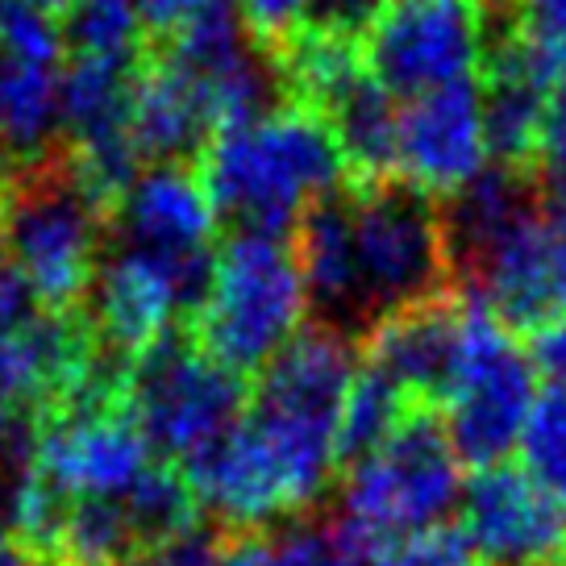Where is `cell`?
<instances>
[{"mask_svg": "<svg viewBox=\"0 0 566 566\" xmlns=\"http://www.w3.org/2000/svg\"><path fill=\"white\" fill-rule=\"evenodd\" d=\"M196 171L230 230L266 238H292L313 200L346 188L329 122L287 101L247 125L217 129Z\"/></svg>", "mask_w": 566, "mask_h": 566, "instance_id": "cell-1", "label": "cell"}, {"mask_svg": "<svg viewBox=\"0 0 566 566\" xmlns=\"http://www.w3.org/2000/svg\"><path fill=\"white\" fill-rule=\"evenodd\" d=\"M354 371L358 342L313 321L254 379L247 421L280 462L301 513L337 479V429Z\"/></svg>", "mask_w": 566, "mask_h": 566, "instance_id": "cell-2", "label": "cell"}, {"mask_svg": "<svg viewBox=\"0 0 566 566\" xmlns=\"http://www.w3.org/2000/svg\"><path fill=\"white\" fill-rule=\"evenodd\" d=\"M462 500V462L446 438L442 408H412L405 424L346 475L334 537L354 566H371L391 542L442 525Z\"/></svg>", "mask_w": 566, "mask_h": 566, "instance_id": "cell-3", "label": "cell"}, {"mask_svg": "<svg viewBox=\"0 0 566 566\" xmlns=\"http://www.w3.org/2000/svg\"><path fill=\"white\" fill-rule=\"evenodd\" d=\"M308 292L292 238L230 230L217 242V271L205 308L184 334L200 354L242 379H259L266 363L304 329Z\"/></svg>", "mask_w": 566, "mask_h": 566, "instance_id": "cell-4", "label": "cell"}, {"mask_svg": "<svg viewBox=\"0 0 566 566\" xmlns=\"http://www.w3.org/2000/svg\"><path fill=\"white\" fill-rule=\"evenodd\" d=\"M105 242L108 221L80 188L63 142L46 159L18 167L0 205V247L21 266L42 313L88 308Z\"/></svg>", "mask_w": 566, "mask_h": 566, "instance_id": "cell-5", "label": "cell"}, {"mask_svg": "<svg viewBox=\"0 0 566 566\" xmlns=\"http://www.w3.org/2000/svg\"><path fill=\"white\" fill-rule=\"evenodd\" d=\"M363 334L396 308L462 287L446 242L442 205L400 179L346 188Z\"/></svg>", "mask_w": 566, "mask_h": 566, "instance_id": "cell-6", "label": "cell"}, {"mask_svg": "<svg viewBox=\"0 0 566 566\" xmlns=\"http://www.w3.org/2000/svg\"><path fill=\"white\" fill-rule=\"evenodd\" d=\"M537 367L525 342L509 334L488 313L475 292H467V325H462L459 371L442 405L446 438L462 467L488 471L509 462L533 405H537Z\"/></svg>", "mask_w": 566, "mask_h": 566, "instance_id": "cell-7", "label": "cell"}, {"mask_svg": "<svg viewBox=\"0 0 566 566\" xmlns=\"http://www.w3.org/2000/svg\"><path fill=\"white\" fill-rule=\"evenodd\" d=\"M250 391V379L200 354L184 329L167 334L155 350L129 363V405L150 454L176 467L242 424Z\"/></svg>", "mask_w": 566, "mask_h": 566, "instance_id": "cell-8", "label": "cell"}, {"mask_svg": "<svg viewBox=\"0 0 566 566\" xmlns=\"http://www.w3.org/2000/svg\"><path fill=\"white\" fill-rule=\"evenodd\" d=\"M488 54L479 0H388L363 34L367 75L391 101L475 80Z\"/></svg>", "mask_w": 566, "mask_h": 566, "instance_id": "cell-9", "label": "cell"}, {"mask_svg": "<svg viewBox=\"0 0 566 566\" xmlns=\"http://www.w3.org/2000/svg\"><path fill=\"white\" fill-rule=\"evenodd\" d=\"M459 504V525L483 566H566V500L525 475V467L475 471Z\"/></svg>", "mask_w": 566, "mask_h": 566, "instance_id": "cell-10", "label": "cell"}, {"mask_svg": "<svg viewBox=\"0 0 566 566\" xmlns=\"http://www.w3.org/2000/svg\"><path fill=\"white\" fill-rule=\"evenodd\" d=\"M459 283L509 334L530 342L566 317V226L537 212L467 266Z\"/></svg>", "mask_w": 566, "mask_h": 566, "instance_id": "cell-11", "label": "cell"}, {"mask_svg": "<svg viewBox=\"0 0 566 566\" xmlns=\"http://www.w3.org/2000/svg\"><path fill=\"white\" fill-rule=\"evenodd\" d=\"M488 171V134L479 75L405 101L396 134V179L429 200H454Z\"/></svg>", "mask_w": 566, "mask_h": 566, "instance_id": "cell-12", "label": "cell"}, {"mask_svg": "<svg viewBox=\"0 0 566 566\" xmlns=\"http://www.w3.org/2000/svg\"><path fill=\"white\" fill-rule=\"evenodd\" d=\"M467 287L396 308L358 337V363L396 379L417 405L442 408L459 371Z\"/></svg>", "mask_w": 566, "mask_h": 566, "instance_id": "cell-13", "label": "cell"}, {"mask_svg": "<svg viewBox=\"0 0 566 566\" xmlns=\"http://www.w3.org/2000/svg\"><path fill=\"white\" fill-rule=\"evenodd\" d=\"M108 238L146 250L217 247V209L196 167H146Z\"/></svg>", "mask_w": 566, "mask_h": 566, "instance_id": "cell-14", "label": "cell"}, {"mask_svg": "<svg viewBox=\"0 0 566 566\" xmlns=\"http://www.w3.org/2000/svg\"><path fill=\"white\" fill-rule=\"evenodd\" d=\"M217 122L192 80L167 59L138 71L129 138L146 167H196L209 150Z\"/></svg>", "mask_w": 566, "mask_h": 566, "instance_id": "cell-15", "label": "cell"}, {"mask_svg": "<svg viewBox=\"0 0 566 566\" xmlns=\"http://www.w3.org/2000/svg\"><path fill=\"white\" fill-rule=\"evenodd\" d=\"M63 138V63L0 46V150L13 167L46 159Z\"/></svg>", "mask_w": 566, "mask_h": 566, "instance_id": "cell-16", "label": "cell"}, {"mask_svg": "<svg viewBox=\"0 0 566 566\" xmlns=\"http://www.w3.org/2000/svg\"><path fill=\"white\" fill-rule=\"evenodd\" d=\"M138 63L75 59L63 67V146L67 150H108L129 138V113L138 88Z\"/></svg>", "mask_w": 566, "mask_h": 566, "instance_id": "cell-17", "label": "cell"}, {"mask_svg": "<svg viewBox=\"0 0 566 566\" xmlns=\"http://www.w3.org/2000/svg\"><path fill=\"white\" fill-rule=\"evenodd\" d=\"M275 75L287 105H301L317 117H329L367 75L363 42L334 30H304L283 51H275Z\"/></svg>", "mask_w": 566, "mask_h": 566, "instance_id": "cell-18", "label": "cell"}, {"mask_svg": "<svg viewBox=\"0 0 566 566\" xmlns=\"http://www.w3.org/2000/svg\"><path fill=\"white\" fill-rule=\"evenodd\" d=\"M325 122L346 159V188H375L396 179L400 105L375 80H363Z\"/></svg>", "mask_w": 566, "mask_h": 566, "instance_id": "cell-19", "label": "cell"}, {"mask_svg": "<svg viewBox=\"0 0 566 566\" xmlns=\"http://www.w3.org/2000/svg\"><path fill=\"white\" fill-rule=\"evenodd\" d=\"M122 504L129 513V525L142 542V566L150 563L163 546H171L179 537L200 530L209 516L196 488L188 483L184 467L155 459L129 488L122 492Z\"/></svg>", "mask_w": 566, "mask_h": 566, "instance_id": "cell-20", "label": "cell"}, {"mask_svg": "<svg viewBox=\"0 0 566 566\" xmlns=\"http://www.w3.org/2000/svg\"><path fill=\"white\" fill-rule=\"evenodd\" d=\"M412 408H424V405H417V400L384 371L358 363L354 384H350V391H346V408H342V429H337V475L346 479L358 462L371 459L375 450L405 424V417Z\"/></svg>", "mask_w": 566, "mask_h": 566, "instance_id": "cell-21", "label": "cell"}, {"mask_svg": "<svg viewBox=\"0 0 566 566\" xmlns=\"http://www.w3.org/2000/svg\"><path fill=\"white\" fill-rule=\"evenodd\" d=\"M63 42L75 59H113L138 63L146 21L138 0H75L59 18Z\"/></svg>", "mask_w": 566, "mask_h": 566, "instance_id": "cell-22", "label": "cell"}, {"mask_svg": "<svg viewBox=\"0 0 566 566\" xmlns=\"http://www.w3.org/2000/svg\"><path fill=\"white\" fill-rule=\"evenodd\" d=\"M521 467L546 492L566 500V391L542 384L525 433H521Z\"/></svg>", "mask_w": 566, "mask_h": 566, "instance_id": "cell-23", "label": "cell"}, {"mask_svg": "<svg viewBox=\"0 0 566 566\" xmlns=\"http://www.w3.org/2000/svg\"><path fill=\"white\" fill-rule=\"evenodd\" d=\"M0 46L46 63H63L67 54L63 25L42 0H0Z\"/></svg>", "mask_w": 566, "mask_h": 566, "instance_id": "cell-24", "label": "cell"}, {"mask_svg": "<svg viewBox=\"0 0 566 566\" xmlns=\"http://www.w3.org/2000/svg\"><path fill=\"white\" fill-rule=\"evenodd\" d=\"M371 566H483L479 563L471 537L462 533V525L442 521V525H429L391 542Z\"/></svg>", "mask_w": 566, "mask_h": 566, "instance_id": "cell-25", "label": "cell"}, {"mask_svg": "<svg viewBox=\"0 0 566 566\" xmlns=\"http://www.w3.org/2000/svg\"><path fill=\"white\" fill-rule=\"evenodd\" d=\"M321 0H238V13L254 46H275L283 51L287 42L304 30H313Z\"/></svg>", "mask_w": 566, "mask_h": 566, "instance_id": "cell-26", "label": "cell"}, {"mask_svg": "<svg viewBox=\"0 0 566 566\" xmlns=\"http://www.w3.org/2000/svg\"><path fill=\"white\" fill-rule=\"evenodd\" d=\"M266 566H354L346 549L337 546L334 530H304L292 525L280 542H271V563Z\"/></svg>", "mask_w": 566, "mask_h": 566, "instance_id": "cell-27", "label": "cell"}, {"mask_svg": "<svg viewBox=\"0 0 566 566\" xmlns=\"http://www.w3.org/2000/svg\"><path fill=\"white\" fill-rule=\"evenodd\" d=\"M34 313H38V301L34 292H30V283L21 275V266L13 263V254L0 247V337L21 329Z\"/></svg>", "mask_w": 566, "mask_h": 566, "instance_id": "cell-28", "label": "cell"}, {"mask_svg": "<svg viewBox=\"0 0 566 566\" xmlns=\"http://www.w3.org/2000/svg\"><path fill=\"white\" fill-rule=\"evenodd\" d=\"M384 0H321L313 30H334V34H367L371 21L379 18Z\"/></svg>", "mask_w": 566, "mask_h": 566, "instance_id": "cell-29", "label": "cell"}, {"mask_svg": "<svg viewBox=\"0 0 566 566\" xmlns=\"http://www.w3.org/2000/svg\"><path fill=\"white\" fill-rule=\"evenodd\" d=\"M525 350H530L533 367L542 375V384L566 391V317L546 325L542 334H533L530 342H525Z\"/></svg>", "mask_w": 566, "mask_h": 566, "instance_id": "cell-30", "label": "cell"}, {"mask_svg": "<svg viewBox=\"0 0 566 566\" xmlns=\"http://www.w3.org/2000/svg\"><path fill=\"white\" fill-rule=\"evenodd\" d=\"M271 563V533H230L221 530V546L209 566H266Z\"/></svg>", "mask_w": 566, "mask_h": 566, "instance_id": "cell-31", "label": "cell"}, {"mask_svg": "<svg viewBox=\"0 0 566 566\" xmlns=\"http://www.w3.org/2000/svg\"><path fill=\"white\" fill-rule=\"evenodd\" d=\"M542 167H566V80L554 84L542 122Z\"/></svg>", "mask_w": 566, "mask_h": 566, "instance_id": "cell-32", "label": "cell"}, {"mask_svg": "<svg viewBox=\"0 0 566 566\" xmlns=\"http://www.w3.org/2000/svg\"><path fill=\"white\" fill-rule=\"evenodd\" d=\"M0 566H30L21 558V549L13 546V537H9V525L0 521Z\"/></svg>", "mask_w": 566, "mask_h": 566, "instance_id": "cell-33", "label": "cell"}, {"mask_svg": "<svg viewBox=\"0 0 566 566\" xmlns=\"http://www.w3.org/2000/svg\"><path fill=\"white\" fill-rule=\"evenodd\" d=\"M13 176H18V167H13V159L0 150V205H4V196H9V188H13Z\"/></svg>", "mask_w": 566, "mask_h": 566, "instance_id": "cell-34", "label": "cell"}, {"mask_svg": "<svg viewBox=\"0 0 566 566\" xmlns=\"http://www.w3.org/2000/svg\"><path fill=\"white\" fill-rule=\"evenodd\" d=\"M42 4H46V9H51V13H67L71 4H75V0H42Z\"/></svg>", "mask_w": 566, "mask_h": 566, "instance_id": "cell-35", "label": "cell"}, {"mask_svg": "<svg viewBox=\"0 0 566 566\" xmlns=\"http://www.w3.org/2000/svg\"><path fill=\"white\" fill-rule=\"evenodd\" d=\"M0 400H4V396H0Z\"/></svg>", "mask_w": 566, "mask_h": 566, "instance_id": "cell-36", "label": "cell"}]
</instances>
